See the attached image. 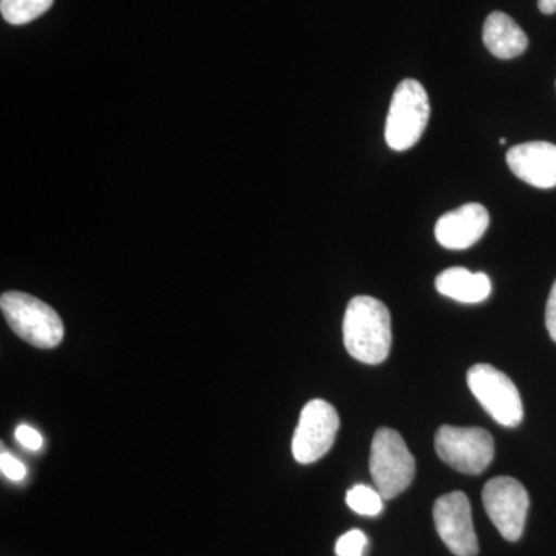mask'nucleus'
<instances>
[{"label":"nucleus","mask_w":556,"mask_h":556,"mask_svg":"<svg viewBox=\"0 0 556 556\" xmlns=\"http://www.w3.org/2000/svg\"><path fill=\"white\" fill-rule=\"evenodd\" d=\"M514 175L533 188H556V146L546 141L525 142L507 152Z\"/></svg>","instance_id":"11"},{"label":"nucleus","mask_w":556,"mask_h":556,"mask_svg":"<svg viewBox=\"0 0 556 556\" xmlns=\"http://www.w3.org/2000/svg\"><path fill=\"white\" fill-rule=\"evenodd\" d=\"M546 327L552 340L556 342V280L548 294L546 306Z\"/></svg>","instance_id":"19"},{"label":"nucleus","mask_w":556,"mask_h":556,"mask_svg":"<svg viewBox=\"0 0 556 556\" xmlns=\"http://www.w3.org/2000/svg\"><path fill=\"white\" fill-rule=\"evenodd\" d=\"M0 308L14 334L33 346L54 348L64 339L60 314L42 300L25 292H5L0 299Z\"/></svg>","instance_id":"2"},{"label":"nucleus","mask_w":556,"mask_h":556,"mask_svg":"<svg viewBox=\"0 0 556 556\" xmlns=\"http://www.w3.org/2000/svg\"><path fill=\"white\" fill-rule=\"evenodd\" d=\"M538 7L544 14L556 13V0H538Z\"/></svg>","instance_id":"20"},{"label":"nucleus","mask_w":556,"mask_h":556,"mask_svg":"<svg viewBox=\"0 0 556 556\" xmlns=\"http://www.w3.org/2000/svg\"><path fill=\"white\" fill-rule=\"evenodd\" d=\"M430 119V101L422 84L404 79L391 101L386 124L387 144L396 152L412 149L419 142Z\"/></svg>","instance_id":"4"},{"label":"nucleus","mask_w":556,"mask_h":556,"mask_svg":"<svg viewBox=\"0 0 556 556\" xmlns=\"http://www.w3.org/2000/svg\"><path fill=\"white\" fill-rule=\"evenodd\" d=\"M343 342L350 356L362 364H382L393 343L390 311L369 295L351 300L343 318Z\"/></svg>","instance_id":"1"},{"label":"nucleus","mask_w":556,"mask_h":556,"mask_svg":"<svg viewBox=\"0 0 556 556\" xmlns=\"http://www.w3.org/2000/svg\"><path fill=\"white\" fill-rule=\"evenodd\" d=\"M368 538L362 530H350L342 535L336 544V554L338 556H364L367 548Z\"/></svg>","instance_id":"16"},{"label":"nucleus","mask_w":556,"mask_h":556,"mask_svg":"<svg viewBox=\"0 0 556 556\" xmlns=\"http://www.w3.org/2000/svg\"><path fill=\"white\" fill-rule=\"evenodd\" d=\"M439 294L460 303H481L492 294V281L484 273L450 268L437 277Z\"/></svg>","instance_id":"13"},{"label":"nucleus","mask_w":556,"mask_h":556,"mask_svg":"<svg viewBox=\"0 0 556 556\" xmlns=\"http://www.w3.org/2000/svg\"><path fill=\"white\" fill-rule=\"evenodd\" d=\"M340 427L338 412L327 401L314 399L300 413L292 438V455L300 464H313L327 455Z\"/></svg>","instance_id":"7"},{"label":"nucleus","mask_w":556,"mask_h":556,"mask_svg":"<svg viewBox=\"0 0 556 556\" xmlns=\"http://www.w3.org/2000/svg\"><path fill=\"white\" fill-rule=\"evenodd\" d=\"M0 470H2L3 477L11 479V481L20 482L27 475V468L20 459H16L11 453L2 450L0 453Z\"/></svg>","instance_id":"17"},{"label":"nucleus","mask_w":556,"mask_h":556,"mask_svg":"<svg viewBox=\"0 0 556 556\" xmlns=\"http://www.w3.org/2000/svg\"><path fill=\"white\" fill-rule=\"evenodd\" d=\"M486 515L507 541H518L525 532L529 493L517 479L500 477L482 490Z\"/></svg>","instance_id":"8"},{"label":"nucleus","mask_w":556,"mask_h":556,"mask_svg":"<svg viewBox=\"0 0 556 556\" xmlns=\"http://www.w3.org/2000/svg\"><path fill=\"white\" fill-rule=\"evenodd\" d=\"M467 383L479 404L501 426L514 428L525 417L518 388L492 365L478 364L468 369Z\"/></svg>","instance_id":"6"},{"label":"nucleus","mask_w":556,"mask_h":556,"mask_svg":"<svg viewBox=\"0 0 556 556\" xmlns=\"http://www.w3.org/2000/svg\"><path fill=\"white\" fill-rule=\"evenodd\" d=\"M16 439L28 450H39L43 444V439L40 437V433L30 426L17 427Z\"/></svg>","instance_id":"18"},{"label":"nucleus","mask_w":556,"mask_h":556,"mask_svg":"<svg viewBox=\"0 0 556 556\" xmlns=\"http://www.w3.org/2000/svg\"><path fill=\"white\" fill-rule=\"evenodd\" d=\"M482 40L490 53L500 60L521 56L529 47V38L517 22L506 13L495 11L485 20Z\"/></svg>","instance_id":"12"},{"label":"nucleus","mask_w":556,"mask_h":556,"mask_svg":"<svg viewBox=\"0 0 556 556\" xmlns=\"http://www.w3.org/2000/svg\"><path fill=\"white\" fill-rule=\"evenodd\" d=\"M500 144H507V139L506 138H501L500 139Z\"/></svg>","instance_id":"21"},{"label":"nucleus","mask_w":556,"mask_h":556,"mask_svg":"<svg viewBox=\"0 0 556 556\" xmlns=\"http://www.w3.org/2000/svg\"><path fill=\"white\" fill-rule=\"evenodd\" d=\"M434 448L447 466L466 475L482 473L495 456L492 434L478 427H441Z\"/></svg>","instance_id":"5"},{"label":"nucleus","mask_w":556,"mask_h":556,"mask_svg":"<svg viewBox=\"0 0 556 556\" xmlns=\"http://www.w3.org/2000/svg\"><path fill=\"white\" fill-rule=\"evenodd\" d=\"M346 504L351 510L364 517H378L383 510V497L368 485H354L348 490Z\"/></svg>","instance_id":"15"},{"label":"nucleus","mask_w":556,"mask_h":556,"mask_svg":"<svg viewBox=\"0 0 556 556\" xmlns=\"http://www.w3.org/2000/svg\"><path fill=\"white\" fill-rule=\"evenodd\" d=\"M490 215L482 204L468 203L438 219L434 236L447 249H468L478 243L489 229Z\"/></svg>","instance_id":"10"},{"label":"nucleus","mask_w":556,"mask_h":556,"mask_svg":"<svg viewBox=\"0 0 556 556\" xmlns=\"http://www.w3.org/2000/svg\"><path fill=\"white\" fill-rule=\"evenodd\" d=\"M369 471L383 500H393L412 484L416 475L415 456L404 438L391 428H379L371 442Z\"/></svg>","instance_id":"3"},{"label":"nucleus","mask_w":556,"mask_h":556,"mask_svg":"<svg viewBox=\"0 0 556 556\" xmlns=\"http://www.w3.org/2000/svg\"><path fill=\"white\" fill-rule=\"evenodd\" d=\"M434 525L441 540L456 556L478 555V538L471 519L470 501L463 492L439 497L433 507Z\"/></svg>","instance_id":"9"},{"label":"nucleus","mask_w":556,"mask_h":556,"mask_svg":"<svg viewBox=\"0 0 556 556\" xmlns=\"http://www.w3.org/2000/svg\"><path fill=\"white\" fill-rule=\"evenodd\" d=\"M54 0H0V13L11 25H25L38 20Z\"/></svg>","instance_id":"14"}]
</instances>
